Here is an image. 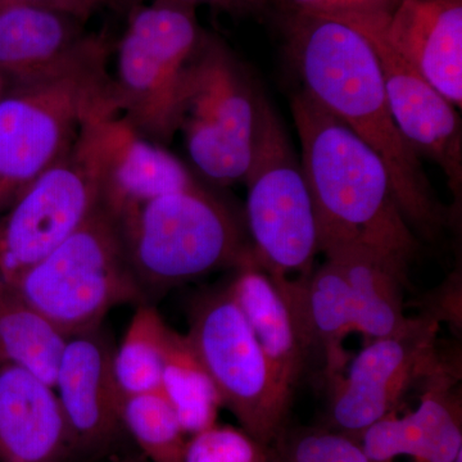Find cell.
<instances>
[{
  "label": "cell",
  "instance_id": "obj_5",
  "mask_svg": "<svg viewBox=\"0 0 462 462\" xmlns=\"http://www.w3.org/2000/svg\"><path fill=\"white\" fill-rule=\"evenodd\" d=\"M11 285L69 338L98 329L112 309L144 298L120 227L100 206Z\"/></svg>",
  "mask_w": 462,
  "mask_h": 462
},
{
  "label": "cell",
  "instance_id": "obj_6",
  "mask_svg": "<svg viewBox=\"0 0 462 462\" xmlns=\"http://www.w3.org/2000/svg\"><path fill=\"white\" fill-rule=\"evenodd\" d=\"M243 181L245 227L258 266L275 279L310 275L320 254L314 202L300 158L263 91L254 158Z\"/></svg>",
  "mask_w": 462,
  "mask_h": 462
},
{
  "label": "cell",
  "instance_id": "obj_4",
  "mask_svg": "<svg viewBox=\"0 0 462 462\" xmlns=\"http://www.w3.org/2000/svg\"><path fill=\"white\" fill-rule=\"evenodd\" d=\"M117 225L143 289L257 263L245 227L200 184L149 200Z\"/></svg>",
  "mask_w": 462,
  "mask_h": 462
},
{
  "label": "cell",
  "instance_id": "obj_13",
  "mask_svg": "<svg viewBox=\"0 0 462 462\" xmlns=\"http://www.w3.org/2000/svg\"><path fill=\"white\" fill-rule=\"evenodd\" d=\"M93 134L100 207L117 224L149 200L199 185L179 158L142 136L115 108L94 117Z\"/></svg>",
  "mask_w": 462,
  "mask_h": 462
},
{
  "label": "cell",
  "instance_id": "obj_12",
  "mask_svg": "<svg viewBox=\"0 0 462 462\" xmlns=\"http://www.w3.org/2000/svg\"><path fill=\"white\" fill-rule=\"evenodd\" d=\"M378 16H338L354 23L372 42L398 129L419 156L439 166L449 189L460 199L462 124L457 108L392 48Z\"/></svg>",
  "mask_w": 462,
  "mask_h": 462
},
{
  "label": "cell",
  "instance_id": "obj_23",
  "mask_svg": "<svg viewBox=\"0 0 462 462\" xmlns=\"http://www.w3.org/2000/svg\"><path fill=\"white\" fill-rule=\"evenodd\" d=\"M160 391L188 438L217 424L220 393L188 336L169 328Z\"/></svg>",
  "mask_w": 462,
  "mask_h": 462
},
{
  "label": "cell",
  "instance_id": "obj_2",
  "mask_svg": "<svg viewBox=\"0 0 462 462\" xmlns=\"http://www.w3.org/2000/svg\"><path fill=\"white\" fill-rule=\"evenodd\" d=\"M291 115L320 254L363 245L411 263L419 242L398 208L382 158L305 90L291 100Z\"/></svg>",
  "mask_w": 462,
  "mask_h": 462
},
{
  "label": "cell",
  "instance_id": "obj_28",
  "mask_svg": "<svg viewBox=\"0 0 462 462\" xmlns=\"http://www.w3.org/2000/svg\"><path fill=\"white\" fill-rule=\"evenodd\" d=\"M296 11L333 16L391 14L398 0H291Z\"/></svg>",
  "mask_w": 462,
  "mask_h": 462
},
{
  "label": "cell",
  "instance_id": "obj_24",
  "mask_svg": "<svg viewBox=\"0 0 462 462\" xmlns=\"http://www.w3.org/2000/svg\"><path fill=\"white\" fill-rule=\"evenodd\" d=\"M167 330L154 307L139 305L112 354V372L123 398L160 389Z\"/></svg>",
  "mask_w": 462,
  "mask_h": 462
},
{
  "label": "cell",
  "instance_id": "obj_9",
  "mask_svg": "<svg viewBox=\"0 0 462 462\" xmlns=\"http://www.w3.org/2000/svg\"><path fill=\"white\" fill-rule=\"evenodd\" d=\"M187 336L223 407L249 436L272 445L287 427L291 403L279 391L256 334L226 284L194 298Z\"/></svg>",
  "mask_w": 462,
  "mask_h": 462
},
{
  "label": "cell",
  "instance_id": "obj_14",
  "mask_svg": "<svg viewBox=\"0 0 462 462\" xmlns=\"http://www.w3.org/2000/svg\"><path fill=\"white\" fill-rule=\"evenodd\" d=\"M98 329L69 337L54 379L76 452L103 451L123 430V396L112 372L114 349Z\"/></svg>",
  "mask_w": 462,
  "mask_h": 462
},
{
  "label": "cell",
  "instance_id": "obj_18",
  "mask_svg": "<svg viewBox=\"0 0 462 462\" xmlns=\"http://www.w3.org/2000/svg\"><path fill=\"white\" fill-rule=\"evenodd\" d=\"M74 437L51 385L0 364V462H65Z\"/></svg>",
  "mask_w": 462,
  "mask_h": 462
},
{
  "label": "cell",
  "instance_id": "obj_33",
  "mask_svg": "<svg viewBox=\"0 0 462 462\" xmlns=\"http://www.w3.org/2000/svg\"><path fill=\"white\" fill-rule=\"evenodd\" d=\"M5 81L3 80V78H0V93H2L3 88H5Z\"/></svg>",
  "mask_w": 462,
  "mask_h": 462
},
{
  "label": "cell",
  "instance_id": "obj_19",
  "mask_svg": "<svg viewBox=\"0 0 462 462\" xmlns=\"http://www.w3.org/2000/svg\"><path fill=\"white\" fill-rule=\"evenodd\" d=\"M84 23L51 5L0 9V78L27 80L56 69L87 38Z\"/></svg>",
  "mask_w": 462,
  "mask_h": 462
},
{
  "label": "cell",
  "instance_id": "obj_22",
  "mask_svg": "<svg viewBox=\"0 0 462 462\" xmlns=\"http://www.w3.org/2000/svg\"><path fill=\"white\" fill-rule=\"evenodd\" d=\"M67 340L53 322L0 279V364L21 367L53 387Z\"/></svg>",
  "mask_w": 462,
  "mask_h": 462
},
{
  "label": "cell",
  "instance_id": "obj_7",
  "mask_svg": "<svg viewBox=\"0 0 462 462\" xmlns=\"http://www.w3.org/2000/svg\"><path fill=\"white\" fill-rule=\"evenodd\" d=\"M203 33L196 9L171 0H149L127 14L111 75L112 100L148 141L169 144L178 133L185 69Z\"/></svg>",
  "mask_w": 462,
  "mask_h": 462
},
{
  "label": "cell",
  "instance_id": "obj_17",
  "mask_svg": "<svg viewBox=\"0 0 462 462\" xmlns=\"http://www.w3.org/2000/svg\"><path fill=\"white\" fill-rule=\"evenodd\" d=\"M382 26L392 48L461 108L462 0H398Z\"/></svg>",
  "mask_w": 462,
  "mask_h": 462
},
{
  "label": "cell",
  "instance_id": "obj_1",
  "mask_svg": "<svg viewBox=\"0 0 462 462\" xmlns=\"http://www.w3.org/2000/svg\"><path fill=\"white\" fill-rule=\"evenodd\" d=\"M287 48L303 90L382 158L404 220L434 238L448 212L431 189L420 156L398 129L366 35L345 18L296 11L288 23Z\"/></svg>",
  "mask_w": 462,
  "mask_h": 462
},
{
  "label": "cell",
  "instance_id": "obj_30",
  "mask_svg": "<svg viewBox=\"0 0 462 462\" xmlns=\"http://www.w3.org/2000/svg\"><path fill=\"white\" fill-rule=\"evenodd\" d=\"M106 3L107 0H54V7L71 14L85 23L89 20L91 14Z\"/></svg>",
  "mask_w": 462,
  "mask_h": 462
},
{
  "label": "cell",
  "instance_id": "obj_27",
  "mask_svg": "<svg viewBox=\"0 0 462 462\" xmlns=\"http://www.w3.org/2000/svg\"><path fill=\"white\" fill-rule=\"evenodd\" d=\"M182 462H272V451L242 428L216 424L188 438Z\"/></svg>",
  "mask_w": 462,
  "mask_h": 462
},
{
  "label": "cell",
  "instance_id": "obj_20",
  "mask_svg": "<svg viewBox=\"0 0 462 462\" xmlns=\"http://www.w3.org/2000/svg\"><path fill=\"white\" fill-rule=\"evenodd\" d=\"M324 254L348 284L357 333L370 340L384 338L409 324L403 314L409 264L363 245H346Z\"/></svg>",
  "mask_w": 462,
  "mask_h": 462
},
{
  "label": "cell",
  "instance_id": "obj_16",
  "mask_svg": "<svg viewBox=\"0 0 462 462\" xmlns=\"http://www.w3.org/2000/svg\"><path fill=\"white\" fill-rule=\"evenodd\" d=\"M226 282L258 343L279 391L289 402L312 355L287 279H275L257 263L233 270Z\"/></svg>",
  "mask_w": 462,
  "mask_h": 462
},
{
  "label": "cell",
  "instance_id": "obj_26",
  "mask_svg": "<svg viewBox=\"0 0 462 462\" xmlns=\"http://www.w3.org/2000/svg\"><path fill=\"white\" fill-rule=\"evenodd\" d=\"M270 451L272 462H373L355 437L327 427L287 425Z\"/></svg>",
  "mask_w": 462,
  "mask_h": 462
},
{
  "label": "cell",
  "instance_id": "obj_3",
  "mask_svg": "<svg viewBox=\"0 0 462 462\" xmlns=\"http://www.w3.org/2000/svg\"><path fill=\"white\" fill-rule=\"evenodd\" d=\"M109 54L107 35L88 32L56 69L5 83L0 93V214L74 147L94 115L115 107Z\"/></svg>",
  "mask_w": 462,
  "mask_h": 462
},
{
  "label": "cell",
  "instance_id": "obj_15",
  "mask_svg": "<svg viewBox=\"0 0 462 462\" xmlns=\"http://www.w3.org/2000/svg\"><path fill=\"white\" fill-rule=\"evenodd\" d=\"M427 385L413 411H396L367 428L356 439L373 462H455L462 454L461 397L455 391L457 376L437 366L425 376Z\"/></svg>",
  "mask_w": 462,
  "mask_h": 462
},
{
  "label": "cell",
  "instance_id": "obj_29",
  "mask_svg": "<svg viewBox=\"0 0 462 462\" xmlns=\"http://www.w3.org/2000/svg\"><path fill=\"white\" fill-rule=\"evenodd\" d=\"M171 2L194 9L199 5H209L236 17L254 16L263 12L267 5V0H171Z\"/></svg>",
  "mask_w": 462,
  "mask_h": 462
},
{
  "label": "cell",
  "instance_id": "obj_32",
  "mask_svg": "<svg viewBox=\"0 0 462 462\" xmlns=\"http://www.w3.org/2000/svg\"><path fill=\"white\" fill-rule=\"evenodd\" d=\"M14 5H44L54 7V0H0V9Z\"/></svg>",
  "mask_w": 462,
  "mask_h": 462
},
{
  "label": "cell",
  "instance_id": "obj_11",
  "mask_svg": "<svg viewBox=\"0 0 462 462\" xmlns=\"http://www.w3.org/2000/svg\"><path fill=\"white\" fill-rule=\"evenodd\" d=\"M440 321L430 314L410 319L402 330L370 340L349 364L346 374L329 382L330 430L357 438L389 413L413 382L437 366Z\"/></svg>",
  "mask_w": 462,
  "mask_h": 462
},
{
  "label": "cell",
  "instance_id": "obj_10",
  "mask_svg": "<svg viewBox=\"0 0 462 462\" xmlns=\"http://www.w3.org/2000/svg\"><path fill=\"white\" fill-rule=\"evenodd\" d=\"M98 114L85 125L74 147L0 214V279L9 284L65 242L100 206L93 134Z\"/></svg>",
  "mask_w": 462,
  "mask_h": 462
},
{
  "label": "cell",
  "instance_id": "obj_25",
  "mask_svg": "<svg viewBox=\"0 0 462 462\" xmlns=\"http://www.w3.org/2000/svg\"><path fill=\"white\" fill-rule=\"evenodd\" d=\"M121 424L151 462H182L188 436L162 392L124 397Z\"/></svg>",
  "mask_w": 462,
  "mask_h": 462
},
{
  "label": "cell",
  "instance_id": "obj_8",
  "mask_svg": "<svg viewBox=\"0 0 462 462\" xmlns=\"http://www.w3.org/2000/svg\"><path fill=\"white\" fill-rule=\"evenodd\" d=\"M258 96L229 48L203 33L185 69L178 133L184 135L191 162L208 180H245L256 142Z\"/></svg>",
  "mask_w": 462,
  "mask_h": 462
},
{
  "label": "cell",
  "instance_id": "obj_21",
  "mask_svg": "<svg viewBox=\"0 0 462 462\" xmlns=\"http://www.w3.org/2000/svg\"><path fill=\"white\" fill-rule=\"evenodd\" d=\"M312 354L321 356L328 382L343 374L345 339L357 331L351 293L338 266L327 260L305 278L288 281Z\"/></svg>",
  "mask_w": 462,
  "mask_h": 462
},
{
  "label": "cell",
  "instance_id": "obj_31",
  "mask_svg": "<svg viewBox=\"0 0 462 462\" xmlns=\"http://www.w3.org/2000/svg\"><path fill=\"white\" fill-rule=\"evenodd\" d=\"M107 3L114 5L118 11L124 12L127 16L133 9L141 7L142 5L147 3V0H107Z\"/></svg>",
  "mask_w": 462,
  "mask_h": 462
}]
</instances>
